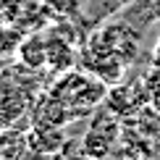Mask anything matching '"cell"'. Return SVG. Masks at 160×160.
Instances as JSON below:
<instances>
[{
	"instance_id": "cell-1",
	"label": "cell",
	"mask_w": 160,
	"mask_h": 160,
	"mask_svg": "<svg viewBox=\"0 0 160 160\" xmlns=\"http://www.w3.org/2000/svg\"><path fill=\"white\" fill-rule=\"evenodd\" d=\"M18 58L29 66H42L48 61V48L42 45V39H26L18 45Z\"/></svg>"
},
{
	"instance_id": "cell-2",
	"label": "cell",
	"mask_w": 160,
	"mask_h": 160,
	"mask_svg": "<svg viewBox=\"0 0 160 160\" xmlns=\"http://www.w3.org/2000/svg\"><path fill=\"white\" fill-rule=\"evenodd\" d=\"M110 142H116V139L102 134V131L89 129V134H87L84 142H82V152L84 155H108L110 152Z\"/></svg>"
},
{
	"instance_id": "cell-3",
	"label": "cell",
	"mask_w": 160,
	"mask_h": 160,
	"mask_svg": "<svg viewBox=\"0 0 160 160\" xmlns=\"http://www.w3.org/2000/svg\"><path fill=\"white\" fill-rule=\"evenodd\" d=\"M18 45H21V34H18V32H13V29L0 26V55L18 52Z\"/></svg>"
},
{
	"instance_id": "cell-4",
	"label": "cell",
	"mask_w": 160,
	"mask_h": 160,
	"mask_svg": "<svg viewBox=\"0 0 160 160\" xmlns=\"http://www.w3.org/2000/svg\"><path fill=\"white\" fill-rule=\"evenodd\" d=\"M142 84H144V89H147V95H150V102L160 97V66H152L150 74L142 76Z\"/></svg>"
},
{
	"instance_id": "cell-5",
	"label": "cell",
	"mask_w": 160,
	"mask_h": 160,
	"mask_svg": "<svg viewBox=\"0 0 160 160\" xmlns=\"http://www.w3.org/2000/svg\"><path fill=\"white\" fill-rule=\"evenodd\" d=\"M152 66H160V39L155 42V48H152Z\"/></svg>"
},
{
	"instance_id": "cell-6",
	"label": "cell",
	"mask_w": 160,
	"mask_h": 160,
	"mask_svg": "<svg viewBox=\"0 0 160 160\" xmlns=\"http://www.w3.org/2000/svg\"><path fill=\"white\" fill-rule=\"evenodd\" d=\"M3 71H5V61H3V58H0V74H3Z\"/></svg>"
},
{
	"instance_id": "cell-7",
	"label": "cell",
	"mask_w": 160,
	"mask_h": 160,
	"mask_svg": "<svg viewBox=\"0 0 160 160\" xmlns=\"http://www.w3.org/2000/svg\"><path fill=\"white\" fill-rule=\"evenodd\" d=\"M121 3H129V0H121Z\"/></svg>"
}]
</instances>
